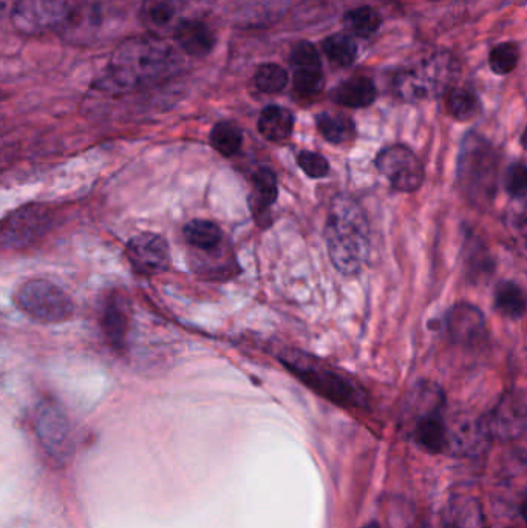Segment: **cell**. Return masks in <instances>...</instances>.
<instances>
[{
	"label": "cell",
	"mask_w": 527,
	"mask_h": 528,
	"mask_svg": "<svg viewBox=\"0 0 527 528\" xmlns=\"http://www.w3.org/2000/svg\"><path fill=\"white\" fill-rule=\"evenodd\" d=\"M178 70L180 56L167 39L153 34L132 36L115 48L95 85L101 92L123 95L163 84Z\"/></svg>",
	"instance_id": "1"
},
{
	"label": "cell",
	"mask_w": 527,
	"mask_h": 528,
	"mask_svg": "<svg viewBox=\"0 0 527 528\" xmlns=\"http://www.w3.org/2000/svg\"><path fill=\"white\" fill-rule=\"evenodd\" d=\"M325 237L334 268L344 275L359 274L370 254V229L353 198L340 195L333 201Z\"/></svg>",
	"instance_id": "2"
},
{
	"label": "cell",
	"mask_w": 527,
	"mask_h": 528,
	"mask_svg": "<svg viewBox=\"0 0 527 528\" xmlns=\"http://www.w3.org/2000/svg\"><path fill=\"white\" fill-rule=\"evenodd\" d=\"M458 183L466 200L476 207L492 204L500 184V156L483 136L469 133L458 158Z\"/></svg>",
	"instance_id": "3"
},
{
	"label": "cell",
	"mask_w": 527,
	"mask_h": 528,
	"mask_svg": "<svg viewBox=\"0 0 527 528\" xmlns=\"http://www.w3.org/2000/svg\"><path fill=\"white\" fill-rule=\"evenodd\" d=\"M123 19L121 0H73L59 36L70 44L93 45L115 33Z\"/></svg>",
	"instance_id": "4"
},
{
	"label": "cell",
	"mask_w": 527,
	"mask_h": 528,
	"mask_svg": "<svg viewBox=\"0 0 527 528\" xmlns=\"http://www.w3.org/2000/svg\"><path fill=\"white\" fill-rule=\"evenodd\" d=\"M283 365L291 369L303 383L320 396L340 407H364L365 393L353 380L337 373L330 366L317 362L300 352H288L282 357Z\"/></svg>",
	"instance_id": "5"
},
{
	"label": "cell",
	"mask_w": 527,
	"mask_h": 528,
	"mask_svg": "<svg viewBox=\"0 0 527 528\" xmlns=\"http://www.w3.org/2000/svg\"><path fill=\"white\" fill-rule=\"evenodd\" d=\"M16 305L31 320L42 325L65 322L75 311L72 298L55 283L42 278L25 281L17 291Z\"/></svg>",
	"instance_id": "6"
},
{
	"label": "cell",
	"mask_w": 527,
	"mask_h": 528,
	"mask_svg": "<svg viewBox=\"0 0 527 528\" xmlns=\"http://www.w3.org/2000/svg\"><path fill=\"white\" fill-rule=\"evenodd\" d=\"M73 0H16L11 10V24L24 36L58 33L67 21Z\"/></svg>",
	"instance_id": "7"
},
{
	"label": "cell",
	"mask_w": 527,
	"mask_h": 528,
	"mask_svg": "<svg viewBox=\"0 0 527 528\" xmlns=\"http://www.w3.org/2000/svg\"><path fill=\"white\" fill-rule=\"evenodd\" d=\"M36 433L51 464L62 467L73 454V434L67 416L55 402L41 403L36 414Z\"/></svg>",
	"instance_id": "8"
},
{
	"label": "cell",
	"mask_w": 527,
	"mask_h": 528,
	"mask_svg": "<svg viewBox=\"0 0 527 528\" xmlns=\"http://www.w3.org/2000/svg\"><path fill=\"white\" fill-rule=\"evenodd\" d=\"M446 428V453L453 456H480L493 439L487 419L467 411H456L446 416Z\"/></svg>",
	"instance_id": "9"
},
{
	"label": "cell",
	"mask_w": 527,
	"mask_h": 528,
	"mask_svg": "<svg viewBox=\"0 0 527 528\" xmlns=\"http://www.w3.org/2000/svg\"><path fill=\"white\" fill-rule=\"evenodd\" d=\"M376 167L399 192H416L424 183V166L418 156L405 146H391L376 158Z\"/></svg>",
	"instance_id": "10"
},
{
	"label": "cell",
	"mask_w": 527,
	"mask_h": 528,
	"mask_svg": "<svg viewBox=\"0 0 527 528\" xmlns=\"http://www.w3.org/2000/svg\"><path fill=\"white\" fill-rule=\"evenodd\" d=\"M490 433L493 439H518L527 433V391L521 388L507 391L497 407L487 417Z\"/></svg>",
	"instance_id": "11"
},
{
	"label": "cell",
	"mask_w": 527,
	"mask_h": 528,
	"mask_svg": "<svg viewBox=\"0 0 527 528\" xmlns=\"http://www.w3.org/2000/svg\"><path fill=\"white\" fill-rule=\"evenodd\" d=\"M51 223L47 206L30 204L11 214L2 227L4 249H21L44 235Z\"/></svg>",
	"instance_id": "12"
},
{
	"label": "cell",
	"mask_w": 527,
	"mask_h": 528,
	"mask_svg": "<svg viewBox=\"0 0 527 528\" xmlns=\"http://www.w3.org/2000/svg\"><path fill=\"white\" fill-rule=\"evenodd\" d=\"M126 255L141 275H158L169 268V244L161 235L144 232L127 243Z\"/></svg>",
	"instance_id": "13"
},
{
	"label": "cell",
	"mask_w": 527,
	"mask_h": 528,
	"mask_svg": "<svg viewBox=\"0 0 527 528\" xmlns=\"http://www.w3.org/2000/svg\"><path fill=\"white\" fill-rule=\"evenodd\" d=\"M187 0H143L140 21L153 36L174 38L177 28L186 21Z\"/></svg>",
	"instance_id": "14"
},
{
	"label": "cell",
	"mask_w": 527,
	"mask_h": 528,
	"mask_svg": "<svg viewBox=\"0 0 527 528\" xmlns=\"http://www.w3.org/2000/svg\"><path fill=\"white\" fill-rule=\"evenodd\" d=\"M447 331L456 345L475 348L486 340V319L476 306L458 303L447 314Z\"/></svg>",
	"instance_id": "15"
},
{
	"label": "cell",
	"mask_w": 527,
	"mask_h": 528,
	"mask_svg": "<svg viewBox=\"0 0 527 528\" xmlns=\"http://www.w3.org/2000/svg\"><path fill=\"white\" fill-rule=\"evenodd\" d=\"M178 47L192 58H206L214 50L217 36L206 22L197 17H187L174 34Z\"/></svg>",
	"instance_id": "16"
},
{
	"label": "cell",
	"mask_w": 527,
	"mask_h": 528,
	"mask_svg": "<svg viewBox=\"0 0 527 528\" xmlns=\"http://www.w3.org/2000/svg\"><path fill=\"white\" fill-rule=\"evenodd\" d=\"M252 192L249 197L252 214L259 226H268L271 223L269 210L277 200V178L268 167H262L252 175Z\"/></svg>",
	"instance_id": "17"
},
{
	"label": "cell",
	"mask_w": 527,
	"mask_h": 528,
	"mask_svg": "<svg viewBox=\"0 0 527 528\" xmlns=\"http://www.w3.org/2000/svg\"><path fill=\"white\" fill-rule=\"evenodd\" d=\"M413 437L416 444L430 454L446 453V416L442 410L425 414L413 422Z\"/></svg>",
	"instance_id": "18"
},
{
	"label": "cell",
	"mask_w": 527,
	"mask_h": 528,
	"mask_svg": "<svg viewBox=\"0 0 527 528\" xmlns=\"http://www.w3.org/2000/svg\"><path fill=\"white\" fill-rule=\"evenodd\" d=\"M376 96L378 92L374 82L365 76H356L334 88L333 101L348 109H364L373 104Z\"/></svg>",
	"instance_id": "19"
},
{
	"label": "cell",
	"mask_w": 527,
	"mask_h": 528,
	"mask_svg": "<svg viewBox=\"0 0 527 528\" xmlns=\"http://www.w3.org/2000/svg\"><path fill=\"white\" fill-rule=\"evenodd\" d=\"M444 528H486L480 502L470 496L452 499L444 515Z\"/></svg>",
	"instance_id": "20"
},
{
	"label": "cell",
	"mask_w": 527,
	"mask_h": 528,
	"mask_svg": "<svg viewBox=\"0 0 527 528\" xmlns=\"http://www.w3.org/2000/svg\"><path fill=\"white\" fill-rule=\"evenodd\" d=\"M102 332L109 340L110 346L116 351L126 349L127 340V312L124 303L116 297H110L106 306L102 309L101 317Z\"/></svg>",
	"instance_id": "21"
},
{
	"label": "cell",
	"mask_w": 527,
	"mask_h": 528,
	"mask_svg": "<svg viewBox=\"0 0 527 528\" xmlns=\"http://www.w3.org/2000/svg\"><path fill=\"white\" fill-rule=\"evenodd\" d=\"M464 268L467 278L473 283H481L486 278H490L495 269L492 254L478 237H467L464 246Z\"/></svg>",
	"instance_id": "22"
},
{
	"label": "cell",
	"mask_w": 527,
	"mask_h": 528,
	"mask_svg": "<svg viewBox=\"0 0 527 528\" xmlns=\"http://www.w3.org/2000/svg\"><path fill=\"white\" fill-rule=\"evenodd\" d=\"M294 129V116L282 105H268L259 118V132L263 138L280 143L291 136Z\"/></svg>",
	"instance_id": "23"
},
{
	"label": "cell",
	"mask_w": 527,
	"mask_h": 528,
	"mask_svg": "<svg viewBox=\"0 0 527 528\" xmlns=\"http://www.w3.org/2000/svg\"><path fill=\"white\" fill-rule=\"evenodd\" d=\"M183 232L187 243L201 252L215 251L223 240L220 227L208 220L191 221L184 226Z\"/></svg>",
	"instance_id": "24"
},
{
	"label": "cell",
	"mask_w": 527,
	"mask_h": 528,
	"mask_svg": "<svg viewBox=\"0 0 527 528\" xmlns=\"http://www.w3.org/2000/svg\"><path fill=\"white\" fill-rule=\"evenodd\" d=\"M317 129L320 135L331 144H344L354 138L353 119L345 115H333V113H320L316 118Z\"/></svg>",
	"instance_id": "25"
},
{
	"label": "cell",
	"mask_w": 527,
	"mask_h": 528,
	"mask_svg": "<svg viewBox=\"0 0 527 528\" xmlns=\"http://www.w3.org/2000/svg\"><path fill=\"white\" fill-rule=\"evenodd\" d=\"M322 50L331 64L350 67L357 56V45L350 34L337 33L322 42Z\"/></svg>",
	"instance_id": "26"
},
{
	"label": "cell",
	"mask_w": 527,
	"mask_h": 528,
	"mask_svg": "<svg viewBox=\"0 0 527 528\" xmlns=\"http://www.w3.org/2000/svg\"><path fill=\"white\" fill-rule=\"evenodd\" d=\"M345 28L359 38H370L381 28L382 17L371 7H359L344 16Z\"/></svg>",
	"instance_id": "27"
},
{
	"label": "cell",
	"mask_w": 527,
	"mask_h": 528,
	"mask_svg": "<svg viewBox=\"0 0 527 528\" xmlns=\"http://www.w3.org/2000/svg\"><path fill=\"white\" fill-rule=\"evenodd\" d=\"M526 308L523 291L512 281H504L495 292V309L504 317L518 319Z\"/></svg>",
	"instance_id": "28"
},
{
	"label": "cell",
	"mask_w": 527,
	"mask_h": 528,
	"mask_svg": "<svg viewBox=\"0 0 527 528\" xmlns=\"http://www.w3.org/2000/svg\"><path fill=\"white\" fill-rule=\"evenodd\" d=\"M211 144L220 155L234 156L242 149L243 133L234 122L220 121L211 132Z\"/></svg>",
	"instance_id": "29"
},
{
	"label": "cell",
	"mask_w": 527,
	"mask_h": 528,
	"mask_svg": "<svg viewBox=\"0 0 527 528\" xmlns=\"http://www.w3.org/2000/svg\"><path fill=\"white\" fill-rule=\"evenodd\" d=\"M293 84L300 98H316L325 87L322 67L294 68Z\"/></svg>",
	"instance_id": "30"
},
{
	"label": "cell",
	"mask_w": 527,
	"mask_h": 528,
	"mask_svg": "<svg viewBox=\"0 0 527 528\" xmlns=\"http://www.w3.org/2000/svg\"><path fill=\"white\" fill-rule=\"evenodd\" d=\"M254 84L260 92L266 95H276L285 90L288 85V73L280 65L263 64L255 72Z\"/></svg>",
	"instance_id": "31"
},
{
	"label": "cell",
	"mask_w": 527,
	"mask_h": 528,
	"mask_svg": "<svg viewBox=\"0 0 527 528\" xmlns=\"http://www.w3.org/2000/svg\"><path fill=\"white\" fill-rule=\"evenodd\" d=\"M447 110L458 121H469L478 112L475 95L466 88H452L446 99Z\"/></svg>",
	"instance_id": "32"
},
{
	"label": "cell",
	"mask_w": 527,
	"mask_h": 528,
	"mask_svg": "<svg viewBox=\"0 0 527 528\" xmlns=\"http://www.w3.org/2000/svg\"><path fill=\"white\" fill-rule=\"evenodd\" d=\"M520 61V50L514 42H504L490 51L489 65L497 75H509L517 68Z\"/></svg>",
	"instance_id": "33"
},
{
	"label": "cell",
	"mask_w": 527,
	"mask_h": 528,
	"mask_svg": "<svg viewBox=\"0 0 527 528\" xmlns=\"http://www.w3.org/2000/svg\"><path fill=\"white\" fill-rule=\"evenodd\" d=\"M289 62L293 70L294 68L322 67L319 51L311 42L306 41L294 45Z\"/></svg>",
	"instance_id": "34"
},
{
	"label": "cell",
	"mask_w": 527,
	"mask_h": 528,
	"mask_svg": "<svg viewBox=\"0 0 527 528\" xmlns=\"http://www.w3.org/2000/svg\"><path fill=\"white\" fill-rule=\"evenodd\" d=\"M504 189L515 198L527 193V166L523 163L512 164L504 176Z\"/></svg>",
	"instance_id": "35"
},
{
	"label": "cell",
	"mask_w": 527,
	"mask_h": 528,
	"mask_svg": "<svg viewBox=\"0 0 527 528\" xmlns=\"http://www.w3.org/2000/svg\"><path fill=\"white\" fill-rule=\"evenodd\" d=\"M297 161H299L300 169L310 176V178H323L327 176L330 172V164L328 161L323 158L322 155L316 152H302L297 156Z\"/></svg>",
	"instance_id": "36"
},
{
	"label": "cell",
	"mask_w": 527,
	"mask_h": 528,
	"mask_svg": "<svg viewBox=\"0 0 527 528\" xmlns=\"http://www.w3.org/2000/svg\"><path fill=\"white\" fill-rule=\"evenodd\" d=\"M512 229V238H514L515 248L527 258V215L515 217L510 223Z\"/></svg>",
	"instance_id": "37"
},
{
	"label": "cell",
	"mask_w": 527,
	"mask_h": 528,
	"mask_svg": "<svg viewBox=\"0 0 527 528\" xmlns=\"http://www.w3.org/2000/svg\"><path fill=\"white\" fill-rule=\"evenodd\" d=\"M521 146L527 150V127L524 129L523 135H521Z\"/></svg>",
	"instance_id": "38"
},
{
	"label": "cell",
	"mask_w": 527,
	"mask_h": 528,
	"mask_svg": "<svg viewBox=\"0 0 527 528\" xmlns=\"http://www.w3.org/2000/svg\"><path fill=\"white\" fill-rule=\"evenodd\" d=\"M521 515H523L524 521L527 522V501L521 505Z\"/></svg>",
	"instance_id": "39"
},
{
	"label": "cell",
	"mask_w": 527,
	"mask_h": 528,
	"mask_svg": "<svg viewBox=\"0 0 527 528\" xmlns=\"http://www.w3.org/2000/svg\"><path fill=\"white\" fill-rule=\"evenodd\" d=\"M362 528H379L378 522H370V524L364 525Z\"/></svg>",
	"instance_id": "40"
}]
</instances>
